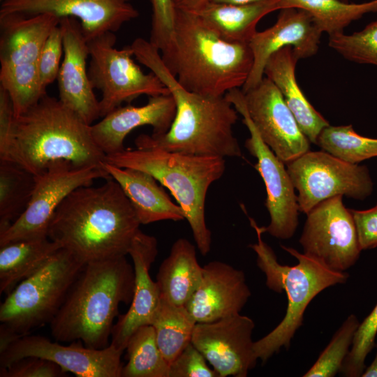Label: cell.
<instances>
[{
  "label": "cell",
  "instance_id": "1",
  "mask_svg": "<svg viewBox=\"0 0 377 377\" xmlns=\"http://www.w3.org/2000/svg\"><path fill=\"white\" fill-rule=\"evenodd\" d=\"M134 57L167 87L176 104L168 131L141 134L136 148L160 149L196 156L241 157L242 150L232 131L237 111L225 96L212 97L184 89L163 63L158 49L149 40L135 38L130 45Z\"/></svg>",
  "mask_w": 377,
  "mask_h": 377
},
{
  "label": "cell",
  "instance_id": "2",
  "mask_svg": "<svg viewBox=\"0 0 377 377\" xmlns=\"http://www.w3.org/2000/svg\"><path fill=\"white\" fill-rule=\"evenodd\" d=\"M80 186L59 205L47 237L84 263L128 255L140 223L119 184Z\"/></svg>",
  "mask_w": 377,
  "mask_h": 377
},
{
  "label": "cell",
  "instance_id": "3",
  "mask_svg": "<svg viewBox=\"0 0 377 377\" xmlns=\"http://www.w3.org/2000/svg\"><path fill=\"white\" fill-rule=\"evenodd\" d=\"M105 156L94 141L91 125L47 94L15 118L10 140L0 160L37 175L58 162L76 168H103Z\"/></svg>",
  "mask_w": 377,
  "mask_h": 377
},
{
  "label": "cell",
  "instance_id": "4",
  "mask_svg": "<svg viewBox=\"0 0 377 377\" xmlns=\"http://www.w3.org/2000/svg\"><path fill=\"white\" fill-rule=\"evenodd\" d=\"M134 287V268L126 256L84 264L50 323L52 337L94 349L108 347L119 306L131 304Z\"/></svg>",
  "mask_w": 377,
  "mask_h": 377
},
{
  "label": "cell",
  "instance_id": "5",
  "mask_svg": "<svg viewBox=\"0 0 377 377\" xmlns=\"http://www.w3.org/2000/svg\"><path fill=\"white\" fill-rule=\"evenodd\" d=\"M161 58L184 89L212 97L242 88L253 65L249 43L228 42L197 14L179 8L172 45Z\"/></svg>",
  "mask_w": 377,
  "mask_h": 377
},
{
  "label": "cell",
  "instance_id": "6",
  "mask_svg": "<svg viewBox=\"0 0 377 377\" xmlns=\"http://www.w3.org/2000/svg\"><path fill=\"white\" fill-rule=\"evenodd\" d=\"M249 219L258 239L249 247L256 253L257 265L265 276L266 286L276 293L284 291L288 300L283 320L269 333L254 342L256 355L265 363L282 348L287 350L290 348L312 300L325 289L346 283L349 274L330 269L304 253L283 245L281 248L295 258L297 264L293 266L280 264L273 249L263 239L265 227L258 226L251 217Z\"/></svg>",
  "mask_w": 377,
  "mask_h": 377
},
{
  "label": "cell",
  "instance_id": "7",
  "mask_svg": "<svg viewBox=\"0 0 377 377\" xmlns=\"http://www.w3.org/2000/svg\"><path fill=\"white\" fill-rule=\"evenodd\" d=\"M105 162L144 171L167 188L182 207L199 251L209 253L212 232L205 220L206 196L225 172V158L136 148L106 155Z\"/></svg>",
  "mask_w": 377,
  "mask_h": 377
},
{
  "label": "cell",
  "instance_id": "8",
  "mask_svg": "<svg viewBox=\"0 0 377 377\" xmlns=\"http://www.w3.org/2000/svg\"><path fill=\"white\" fill-rule=\"evenodd\" d=\"M84 264L60 248L43 267L7 295L0 306V351L51 323Z\"/></svg>",
  "mask_w": 377,
  "mask_h": 377
},
{
  "label": "cell",
  "instance_id": "9",
  "mask_svg": "<svg viewBox=\"0 0 377 377\" xmlns=\"http://www.w3.org/2000/svg\"><path fill=\"white\" fill-rule=\"evenodd\" d=\"M116 41L117 36L111 31L88 41V75L92 87L101 92V117L142 95L149 97L170 94L155 74L145 73L135 63L130 45L118 50L114 47Z\"/></svg>",
  "mask_w": 377,
  "mask_h": 377
},
{
  "label": "cell",
  "instance_id": "10",
  "mask_svg": "<svg viewBox=\"0 0 377 377\" xmlns=\"http://www.w3.org/2000/svg\"><path fill=\"white\" fill-rule=\"evenodd\" d=\"M286 165L297 191L300 212L306 214L332 197L363 200L373 192L367 166L345 162L323 150H309Z\"/></svg>",
  "mask_w": 377,
  "mask_h": 377
},
{
  "label": "cell",
  "instance_id": "11",
  "mask_svg": "<svg viewBox=\"0 0 377 377\" xmlns=\"http://www.w3.org/2000/svg\"><path fill=\"white\" fill-rule=\"evenodd\" d=\"M225 97L242 116V121L250 133L244 147L257 160L254 168L261 176L267 192L265 206L270 222L265 227V232L277 239H290L298 226L300 209L295 188L287 168L262 140L249 117L242 89H232Z\"/></svg>",
  "mask_w": 377,
  "mask_h": 377
},
{
  "label": "cell",
  "instance_id": "12",
  "mask_svg": "<svg viewBox=\"0 0 377 377\" xmlns=\"http://www.w3.org/2000/svg\"><path fill=\"white\" fill-rule=\"evenodd\" d=\"M110 177L103 168H76L67 162L51 165L35 175L30 202L23 214L0 233V246L19 240L47 237L55 211L73 191L89 186L95 179Z\"/></svg>",
  "mask_w": 377,
  "mask_h": 377
},
{
  "label": "cell",
  "instance_id": "13",
  "mask_svg": "<svg viewBox=\"0 0 377 377\" xmlns=\"http://www.w3.org/2000/svg\"><path fill=\"white\" fill-rule=\"evenodd\" d=\"M299 242L304 254L334 271L344 272L357 263L362 249L343 195L323 200L306 214Z\"/></svg>",
  "mask_w": 377,
  "mask_h": 377
},
{
  "label": "cell",
  "instance_id": "14",
  "mask_svg": "<svg viewBox=\"0 0 377 377\" xmlns=\"http://www.w3.org/2000/svg\"><path fill=\"white\" fill-rule=\"evenodd\" d=\"M123 353L111 344L102 349L88 348L75 341L65 346L43 336L28 334L0 352V369L27 357H36L52 361L66 373L79 377H121Z\"/></svg>",
  "mask_w": 377,
  "mask_h": 377
},
{
  "label": "cell",
  "instance_id": "15",
  "mask_svg": "<svg viewBox=\"0 0 377 377\" xmlns=\"http://www.w3.org/2000/svg\"><path fill=\"white\" fill-rule=\"evenodd\" d=\"M253 320L240 313L197 323L191 343L219 377H246L258 360L252 334Z\"/></svg>",
  "mask_w": 377,
  "mask_h": 377
},
{
  "label": "cell",
  "instance_id": "16",
  "mask_svg": "<svg viewBox=\"0 0 377 377\" xmlns=\"http://www.w3.org/2000/svg\"><path fill=\"white\" fill-rule=\"evenodd\" d=\"M243 94L249 117L262 140L285 164L310 150L311 142L269 78L263 77Z\"/></svg>",
  "mask_w": 377,
  "mask_h": 377
},
{
  "label": "cell",
  "instance_id": "17",
  "mask_svg": "<svg viewBox=\"0 0 377 377\" xmlns=\"http://www.w3.org/2000/svg\"><path fill=\"white\" fill-rule=\"evenodd\" d=\"M133 0H3L0 16L52 13L79 20L87 41L107 31L117 32L139 16Z\"/></svg>",
  "mask_w": 377,
  "mask_h": 377
},
{
  "label": "cell",
  "instance_id": "18",
  "mask_svg": "<svg viewBox=\"0 0 377 377\" xmlns=\"http://www.w3.org/2000/svg\"><path fill=\"white\" fill-rule=\"evenodd\" d=\"M279 10L276 22L262 31H257L249 42L253 65L242 88L243 92L256 87L262 81L266 63L276 51L290 46L298 59H302L315 55L318 50L323 33L310 14L295 8Z\"/></svg>",
  "mask_w": 377,
  "mask_h": 377
},
{
  "label": "cell",
  "instance_id": "19",
  "mask_svg": "<svg viewBox=\"0 0 377 377\" xmlns=\"http://www.w3.org/2000/svg\"><path fill=\"white\" fill-rule=\"evenodd\" d=\"M59 26L63 34L64 56L57 78L59 100L85 123L91 125L101 117L99 101L88 75V41L76 18L61 17Z\"/></svg>",
  "mask_w": 377,
  "mask_h": 377
},
{
  "label": "cell",
  "instance_id": "20",
  "mask_svg": "<svg viewBox=\"0 0 377 377\" xmlns=\"http://www.w3.org/2000/svg\"><path fill=\"white\" fill-rule=\"evenodd\" d=\"M158 254L155 237L139 230L128 251L135 272V287L131 306L114 325L110 343L121 351L126 350L131 334L140 327L150 325L161 300L156 281L152 280L149 269Z\"/></svg>",
  "mask_w": 377,
  "mask_h": 377
},
{
  "label": "cell",
  "instance_id": "21",
  "mask_svg": "<svg viewBox=\"0 0 377 377\" xmlns=\"http://www.w3.org/2000/svg\"><path fill=\"white\" fill-rule=\"evenodd\" d=\"M251 295L244 272L214 260L203 267L200 284L186 304L197 323L240 313Z\"/></svg>",
  "mask_w": 377,
  "mask_h": 377
},
{
  "label": "cell",
  "instance_id": "22",
  "mask_svg": "<svg viewBox=\"0 0 377 377\" xmlns=\"http://www.w3.org/2000/svg\"><path fill=\"white\" fill-rule=\"evenodd\" d=\"M176 112L171 94L149 96L142 106H119L91 125L92 136L105 155L124 150L126 137L135 128L151 126L154 134H163L170 128Z\"/></svg>",
  "mask_w": 377,
  "mask_h": 377
},
{
  "label": "cell",
  "instance_id": "23",
  "mask_svg": "<svg viewBox=\"0 0 377 377\" xmlns=\"http://www.w3.org/2000/svg\"><path fill=\"white\" fill-rule=\"evenodd\" d=\"M60 19L52 13L0 16L1 67L37 64L47 37Z\"/></svg>",
  "mask_w": 377,
  "mask_h": 377
},
{
  "label": "cell",
  "instance_id": "24",
  "mask_svg": "<svg viewBox=\"0 0 377 377\" xmlns=\"http://www.w3.org/2000/svg\"><path fill=\"white\" fill-rule=\"evenodd\" d=\"M103 169L120 186L132 205L140 224L184 219L182 207L172 201L157 180L144 171L120 168L107 162Z\"/></svg>",
  "mask_w": 377,
  "mask_h": 377
},
{
  "label": "cell",
  "instance_id": "25",
  "mask_svg": "<svg viewBox=\"0 0 377 377\" xmlns=\"http://www.w3.org/2000/svg\"><path fill=\"white\" fill-rule=\"evenodd\" d=\"M299 60L292 47H284L269 57L264 75L279 89L302 131L316 145L319 133L330 124L308 101L297 83L295 68Z\"/></svg>",
  "mask_w": 377,
  "mask_h": 377
},
{
  "label": "cell",
  "instance_id": "26",
  "mask_svg": "<svg viewBox=\"0 0 377 377\" xmlns=\"http://www.w3.org/2000/svg\"><path fill=\"white\" fill-rule=\"evenodd\" d=\"M279 0L248 4L209 1L195 12L219 36L230 43H249L257 33L259 21L279 10Z\"/></svg>",
  "mask_w": 377,
  "mask_h": 377
},
{
  "label": "cell",
  "instance_id": "27",
  "mask_svg": "<svg viewBox=\"0 0 377 377\" xmlns=\"http://www.w3.org/2000/svg\"><path fill=\"white\" fill-rule=\"evenodd\" d=\"M202 275L203 267L198 262L195 246L186 238L177 239L156 275L161 297L177 305H186L200 284Z\"/></svg>",
  "mask_w": 377,
  "mask_h": 377
},
{
  "label": "cell",
  "instance_id": "28",
  "mask_svg": "<svg viewBox=\"0 0 377 377\" xmlns=\"http://www.w3.org/2000/svg\"><path fill=\"white\" fill-rule=\"evenodd\" d=\"M60 248L48 237L0 246V293L9 294L21 281L43 267Z\"/></svg>",
  "mask_w": 377,
  "mask_h": 377
},
{
  "label": "cell",
  "instance_id": "29",
  "mask_svg": "<svg viewBox=\"0 0 377 377\" xmlns=\"http://www.w3.org/2000/svg\"><path fill=\"white\" fill-rule=\"evenodd\" d=\"M197 322L185 305L161 297L151 324L158 346L169 364L191 343Z\"/></svg>",
  "mask_w": 377,
  "mask_h": 377
},
{
  "label": "cell",
  "instance_id": "30",
  "mask_svg": "<svg viewBox=\"0 0 377 377\" xmlns=\"http://www.w3.org/2000/svg\"><path fill=\"white\" fill-rule=\"evenodd\" d=\"M279 10L295 8L306 11L322 33L329 36L343 33L353 21L377 13V0L356 3L342 0H279Z\"/></svg>",
  "mask_w": 377,
  "mask_h": 377
},
{
  "label": "cell",
  "instance_id": "31",
  "mask_svg": "<svg viewBox=\"0 0 377 377\" xmlns=\"http://www.w3.org/2000/svg\"><path fill=\"white\" fill-rule=\"evenodd\" d=\"M34 186V175L13 162L0 160V233L25 211Z\"/></svg>",
  "mask_w": 377,
  "mask_h": 377
},
{
  "label": "cell",
  "instance_id": "32",
  "mask_svg": "<svg viewBox=\"0 0 377 377\" xmlns=\"http://www.w3.org/2000/svg\"><path fill=\"white\" fill-rule=\"evenodd\" d=\"M128 362L121 377H169L170 364L161 352L151 325L138 328L126 344Z\"/></svg>",
  "mask_w": 377,
  "mask_h": 377
},
{
  "label": "cell",
  "instance_id": "33",
  "mask_svg": "<svg viewBox=\"0 0 377 377\" xmlns=\"http://www.w3.org/2000/svg\"><path fill=\"white\" fill-rule=\"evenodd\" d=\"M316 145L332 156L353 164L377 156V138L358 134L351 124L325 127L319 133Z\"/></svg>",
  "mask_w": 377,
  "mask_h": 377
},
{
  "label": "cell",
  "instance_id": "34",
  "mask_svg": "<svg viewBox=\"0 0 377 377\" xmlns=\"http://www.w3.org/2000/svg\"><path fill=\"white\" fill-rule=\"evenodd\" d=\"M0 87L10 98L15 117L47 94L40 82L38 63L1 67Z\"/></svg>",
  "mask_w": 377,
  "mask_h": 377
},
{
  "label": "cell",
  "instance_id": "35",
  "mask_svg": "<svg viewBox=\"0 0 377 377\" xmlns=\"http://www.w3.org/2000/svg\"><path fill=\"white\" fill-rule=\"evenodd\" d=\"M360 325L355 314L349 315L337 330L328 345L303 377H334L340 371L351 348Z\"/></svg>",
  "mask_w": 377,
  "mask_h": 377
},
{
  "label": "cell",
  "instance_id": "36",
  "mask_svg": "<svg viewBox=\"0 0 377 377\" xmlns=\"http://www.w3.org/2000/svg\"><path fill=\"white\" fill-rule=\"evenodd\" d=\"M328 45L347 60L377 66V20L352 34L330 36Z\"/></svg>",
  "mask_w": 377,
  "mask_h": 377
},
{
  "label": "cell",
  "instance_id": "37",
  "mask_svg": "<svg viewBox=\"0 0 377 377\" xmlns=\"http://www.w3.org/2000/svg\"><path fill=\"white\" fill-rule=\"evenodd\" d=\"M377 335V303L358 326L350 351L344 360L339 374L346 377L362 376L365 360L375 346Z\"/></svg>",
  "mask_w": 377,
  "mask_h": 377
},
{
  "label": "cell",
  "instance_id": "38",
  "mask_svg": "<svg viewBox=\"0 0 377 377\" xmlns=\"http://www.w3.org/2000/svg\"><path fill=\"white\" fill-rule=\"evenodd\" d=\"M151 6V29L149 41L161 54L172 45L175 35L176 6L173 0H149Z\"/></svg>",
  "mask_w": 377,
  "mask_h": 377
},
{
  "label": "cell",
  "instance_id": "39",
  "mask_svg": "<svg viewBox=\"0 0 377 377\" xmlns=\"http://www.w3.org/2000/svg\"><path fill=\"white\" fill-rule=\"evenodd\" d=\"M63 52V34L59 24L47 37L38 61L40 82L45 89L57 78Z\"/></svg>",
  "mask_w": 377,
  "mask_h": 377
},
{
  "label": "cell",
  "instance_id": "40",
  "mask_svg": "<svg viewBox=\"0 0 377 377\" xmlns=\"http://www.w3.org/2000/svg\"><path fill=\"white\" fill-rule=\"evenodd\" d=\"M204 355L189 343L170 364L169 377H219Z\"/></svg>",
  "mask_w": 377,
  "mask_h": 377
},
{
  "label": "cell",
  "instance_id": "41",
  "mask_svg": "<svg viewBox=\"0 0 377 377\" xmlns=\"http://www.w3.org/2000/svg\"><path fill=\"white\" fill-rule=\"evenodd\" d=\"M65 373L54 362L36 357H27L0 369L1 377H59Z\"/></svg>",
  "mask_w": 377,
  "mask_h": 377
},
{
  "label": "cell",
  "instance_id": "42",
  "mask_svg": "<svg viewBox=\"0 0 377 377\" xmlns=\"http://www.w3.org/2000/svg\"><path fill=\"white\" fill-rule=\"evenodd\" d=\"M362 251L377 247V204L368 209H350Z\"/></svg>",
  "mask_w": 377,
  "mask_h": 377
},
{
  "label": "cell",
  "instance_id": "43",
  "mask_svg": "<svg viewBox=\"0 0 377 377\" xmlns=\"http://www.w3.org/2000/svg\"><path fill=\"white\" fill-rule=\"evenodd\" d=\"M15 118L11 100L0 87V156L4 154L10 140Z\"/></svg>",
  "mask_w": 377,
  "mask_h": 377
},
{
  "label": "cell",
  "instance_id": "44",
  "mask_svg": "<svg viewBox=\"0 0 377 377\" xmlns=\"http://www.w3.org/2000/svg\"><path fill=\"white\" fill-rule=\"evenodd\" d=\"M177 8L195 13L200 10L209 0H173Z\"/></svg>",
  "mask_w": 377,
  "mask_h": 377
},
{
  "label": "cell",
  "instance_id": "45",
  "mask_svg": "<svg viewBox=\"0 0 377 377\" xmlns=\"http://www.w3.org/2000/svg\"><path fill=\"white\" fill-rule=\"evenodd\" d=\"M362 377H377V353L370 365L366 367Z\"/></svg>",
  "mask_w": 377,
  "mask_h": 377
},
{
  "label": "cell",
  "instance_id": "46",
  "mask_svg": "<svg viewBox=\"0 0 377 377\" xmlns=\"http://www.w3.org/2000/svg\"><path fill=\"white\" fill-rule=\"evenodd\" d=\"M267 0H209V1L215 3H230V4H248L253 3L256 2H260Z\"/></svg>",
  "mask_w": 377,
  "mask_h": 377
},
{
  "label": "cell",
  "instance_id": "47",
  "mask_svg": "<svg viewBox=\"0 0 377 377\" xmlns=\"http://www.w3.org/2000/svg\"><path fill=\"white\" fill-rule=\"evenodd\" d=\"M342 1L348 2V0H342Z\"/></svg>",
  "mask_w": 377,
  "mask_h": 377
},
{
  "label": "cell",
  "instance_id": "48",
  "mask_svg": "<svg viewBox=\"0 0 377 377\" xmlns=\"http://www.w3.org/2000/svg\"><path fill=\"white\" fill-rule=\"evenodd\" d=\"M2 1H3V0H0V2H1Z\"/></svg>",
  "mask_w": 377,
  "mask_h": 377
}]
</instances>
